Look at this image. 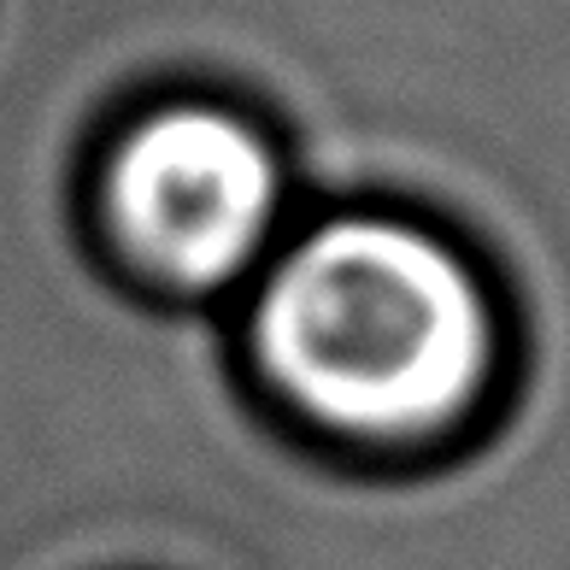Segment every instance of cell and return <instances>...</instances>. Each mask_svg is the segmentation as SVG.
Masks as SVG:
<instances>
[{"label": "cell", "mask_w": 570, "mask_h": 570, "mask_svg": "<svg viewBox=\"0 0 570 570\" xmlns=\"http://www.w3.org/2000/svg\"><path fill=\"white\" fill-rule=\"evenodd\" d=\"M271 412L358 459H430L505 389V306L459 236L389 200L306 206L236 301Z\"/></svg>", "instance_id": "cell-1"}, {"label": "cell", "mask_w": 570, "mask_h": 570, "mask_svg": "<svg viewBox=\"0 0 570 570\" xmlns=\"http://www.w3.org/2000/svg\"><path fill=\"white\" fill-rule=\"evenodd\" d=\"M82 200L118 277L177 306H236L301 218L271 124L206 89L124 107L89 159Z\"/></svg>", "instance_id": "cell-2"}]
</instances>
